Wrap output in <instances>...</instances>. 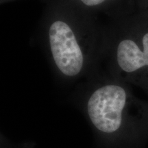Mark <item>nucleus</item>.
I'll use <instances>...</instances> for the list:
<instances>
[{
	"instance_id": "nucleus-1",
	"label": "nucleus",
	"mask_w": 148,
	"mask_h": 148,
	"mask_svg": "<svg viewBox=\"0 0 148 148\" xmlns=\"http://www.w3.org/2000/svg\"><path fill=\"white\" fill-rule=\"evenodd\" d=\"M47 41L53 62L60 73L75 77L82 73L86 53L79 34L71 21L53 19L48 26Z\"/></svg>"
},
{
	"instance_id": "nucleus-2",
	"label": "nucleus",
	"mask_w": 148,
	"mask_h": 148,
	"mask_svg": "<svg viewBox=\"0 0 148 148\" xmlns=\"http://www.w3.org/2000/svg\"><path fill=\"white\" fill-rule=\"evenodd\" d=\"M127 100L124 88L108 84L97 88L90 95L87 112L92 123L99 131L112 133L119 128Z\"/></svg>"
},
{
	"instance_id": "nucleus-3",
	"label": "nucleus",
	"mask_w": 148,
	"mask_h": 148,
	"mask_svg": "<svg viewBox=\"0 0 148 148\" xmlns=\"http://www.w3.org/2000/svg\"><path fill=\"white\" fill-rule=\"evenodd\" d=\"M116 62L120 69L126 73L148 66V32L142 38V47L130 38L120 41L116 47Z\"/></svg>"
},
{
	"instance_id": "nucleus-4",
	"label": "nucleus",
	"mask_w": 148,
	"mask_h": 148,
	"mask_svg": "<svg viewBox=\"0 0 148 148\" xmlns=\"http://www.w3.org/2000/svg\"><path fill=\"white\" fill-rule=\"evenodd\" d=\"M79 1H82L84 5H87V6L93 7L102 4L103 3L108 0H79Z\"/></svg>"
}]
</instances>
